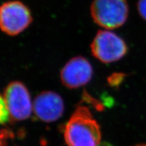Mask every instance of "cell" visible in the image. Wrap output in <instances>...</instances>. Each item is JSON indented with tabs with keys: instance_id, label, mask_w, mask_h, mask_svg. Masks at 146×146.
<instances>
[{
	"instance_id": "6da1fadb",
	"label": "cell",
	"mask_w": 146,
	"mask_h": 146,
	"mask_svg": "<svg viewBox=\"0 0 146 146\" xmlns=\"http://www.w3.org/2000/svg\"><path fill=\"white\" fill-rule=\"evenodd\" d=\"M68 146H98L101 141L100 126L87 106H78L64 130Z\"/></svg>"
},
{
	"instance_id": "7a4b0ae2",
	"label": "cell",
	"mask_w": 146,
	"mask_h": 146,
	"mask_svg": "<svg viewBox=\"0 0 146 146\" xmlns=\"http://www.w3.org/2000/svg\"><path fill=\"white\" fill-rule=\"evenodd\" d=\"M91 15L100 27L113 30L126 23L129 5L127 0H94L91 5Z\"/></svg>"
},
{
	"instance_id": "3957f363",
	"label": "cell",
	"mask_w": 146,
	"mask_h": 146,
	"mask_svg": "<svg viewBox=\"0 0 146 146\" xmlns=\"http://www.w3.org/2000/svg\"><path fill=\"white\" fill-rule=\"evenodd\" d=\"M90 47L93 56L104 64L118 61L128 52L127 43L122 37L107 29L97 33Z\"/></svg>"
},
{
	"instance_id": "277c9868",
	"label": "cell",
	"mask_w": 146,
	"mask_h": 146,
	"mask_svg": "<svg viewBox=\"0 0 146 146\" xmlns=\"http://www.w3.org/2000/svg\"><path fill=\"white\" fill-rule=\"evenodd\" d=\"M33 21L31 10L25 3L17 0L3 3L0 8V27L8 35L21 34Z\"/></svg>"
},
{
	"instance_id": "5b68a950",
	"label": "cell",
	"mask_w": 146,
	"mask_h": 146,
	"mask_svg": "<svg viewBox=\"0 0 146 146\" xmlns=\"http://www.w3.org/2000/svg\"><path fill=\"white\" fill-rule=\"evenodd\" d=\"M1 98L8 108L10 119L22 121L31 115L33 104L30 94L22 82H10L5 88Z\"/></svg>"
},
{
	"instance_id": "8992f818",
	"label": "cell",
	"mask_w": 146,
	"mask_h": 146,
	"mask_svg": "<svg viewBox=\"0 0 146 146\" xmlns=\"http://www.w3.org/2000/svg\"><path fill=\"white\" fill-rule=\"evenodd\" d=\"M91 63L83 56H76L68 60L60 72V80L68 89H77L87 85L93 77Z\"/></svg>"
},
{
	"instance_id": "52a82bcc",
	"label": "cell",
	"mask_w": 146,
	"mask_h": 146,
	"mask_svg": "<svg viewBox=\"0 0 146 146\" xmlns=\"http://www.w3.org/2000/svg\"><path fill=\"white\" fill-rule=\"evenodd\" d=\"M64 105L62 98L57 93L43 91L35 98L33 111L36 117L45 123L56 121L62 116Z\"/></svg>"
},
{
	"instance_id": "ba28073f",
	"label": "cell",
	"mask_w": 146,
	"mask_h": 146,
	"mask_svg": "<svg viewBox=\"0 0 146 146\" xmlns=\"http://www.w3.org/2000/svg\"><path fill=\"white\" fill-rule=\"evenodd\" d=\"M126 74L123 72H114L108 77V83L111 87H118L124 81Z\"/></svg>"
},
{
	"instance_id": "9c48e42d",
	"label": "cell",
	"mask_w": 146,
	"mask_h": 146,
	"mask_svg": "<svg viewBox=\"0 0 146 146\" xmlns=\"http://www.w3.org/2000/svg\"><path fill=\"white\" fill-rule=\"evenodd\" d=\"M10 120V114H9L8 108L5 105V102L1 98V123L3 124Z\"/></svg>"
},
{
	"instance_id": "30bf717a",
	"label": "cell",
	"mask_w": 146,
	"mask_h": 146,
	"mask_svg": "<svg viewBox=\"0 0 146 146\" xmlns=\"http://www.w3.org/2000/svg\"><path fill=\"white\" fill-rule=\"evenodd\" d=\"M137 7L140 16L146 21V0H138Z\"/></svg>"
},
{
	"instance_id": "8fae6325",
	"label": "cell",
	"mask_w": 146,
	"mask_h": 146,
	"mask_svg": "<svg viewBox=\"0 0 146 146\" xmlns=\"http://www.w3.org/2000/svg\"><path fill=\"white\" fill-rule=\"evenodd\" d=\"M134 146H146V143H139V144H137V145H134Z\"/></svg>"
}]
</instances>
